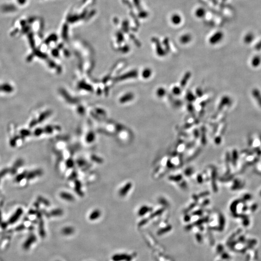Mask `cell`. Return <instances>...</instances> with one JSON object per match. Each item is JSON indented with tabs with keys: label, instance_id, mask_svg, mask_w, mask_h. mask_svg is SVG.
Segmentation results:
<instances>
[{
	"label": "cell",
	"instance_id": "obj_1",
	"mask_svg": "<svg viewBox=\"0 0 261 261\" xmlns=\"http://www.w3.org/2000/svg\"><path fill=\"white\" fill-rule=\"evenodd\" d=\"M224 34L221 31H218L210 37L209 39V43L211 45H216L221 41L223 39Z\"/></svg>",
	"mask_w": 261,
	"mask_h": 261
},
{
	"label": "cell",
	"instance_id": "obj_2",
	"mask_svg": "<svg viewBox=\"0 0 261 261\" xmlns=\"http://www.w3.org/2000/svg\"><path fill=\"white\" fill-rule=\"evenodd\" d=\"M152 41L153 42L155 45L156 47V51L158 55L160 56L164 55V51L163 50V48H162V46L160 44V43L159 42V40L158 38H152Z\"/></svg>",
	"mask_w": 261,
	"mask_h": 261
},
{
	"label": "cell",
	"instance_id": "obj_3",
	"mask_svg": "<svg viewBox=\"0 0 261 261\" xmlns=\"http://www.w3.org/2000/svg\"><path fill=\"white\" fill-rule=\"evenodd\" d=\"M60 197L67 201L73 202L75 200V197L73 195L65 191H62L60 194Z\"/></svg>",
	"mask_w": 261,
	"mask_h": 261
},
{
	"label": "cell",
	"instance_id": "obj_4",
	"mask_svg": "<svg viewBox=\"0 0 261 261\" xmlns=\"http://www.w3.org/2000/svg\"><path fill=\"white\" fill-rule=\"evenodd\" d=\"M75 191L80 196L82 197L84 195V193L82 190L81 183L77 179L75 181Z\"/></svg>",
	"mask_w": 261,
	"mask_h": 261
},
{
	"label": "cell",
	"instance_id": "obj_5",
	"mask_svg": "<svg viewBox=\"0 0 261 261\" xmlns=\"http://www.w3.org/2000/svg\"><path fill=\"white\" fill-rule=\"evenodd\" d=\"M101 216V211L99 209H95L90 213L89 218L90 220H94L99 219Z\"/></svg>",
	"mask_w": 261,
	"mask_h": 261
},
{
	"label": "cell",
	"instance_id": "obj_6",
	"mask_svg": "<svg viewBox=\"0 0 261 261\" xmlns=\"http://www.w3.org/2000/svg\"><path fill=\"white\" fill-rule=\"evenodd\" d=\"M171 21L175 25H179L182 21L181 17L178 14H174L171 17Z\"/></svg>",
	"mask_w": 261,
	"mask_h": 261
},
{
	"label": "cell",
	"instance_id": "obj_7",
	"mask_svg": "<svg viewBox=\"0 0 261 261\" xmlns=\"http://www.w3.org/2000/svg\"><path fill=\"white\" fill-rule=\"evenodd\" d=\"M43 174V171L41 169H37L33 171L30 172V173L27 175V178L28 179H34L36 176H39L42 175Z\"/></svg>",
	"mask_w": 261,
	"mask_h": 261
},
{
	"label": "cell",
	"instance_id": "obj_8",
	"mask_svg": "<svg viewBox=\"0 0 261 261\" xmlns=\"http://www.w3.org/2000/svg\"><path fill=\"white\" fill-rule=\"evenodd\" d=\"M206 13V11L204 8L199 7L195 12V15L198 18L202 19L205 17Z\"/></svg>",
	"mask_w": 261,
	"mask_h": 261
},
{
	"label": "cell",
	"instance_id": "obj_9",
	"mask_svg": "<svg viewBox=\"0 0 261 261\" xmlns=\"http://www.w3.org/2000/svg\"><path fill=\"white\" fill-rule=\"evenodd\" d=\"M191 40V36L189 34H185L182 35L180 38V42L183 44H186Z\"/></svg>",
	"mask_w": 261,
	"mask_h": 261
},
{
	"label": "cell",
	"instance_id": "obj_10",
	"mask_svg": "<svg viewBox=\"0 0 261 261\" xmlns=\"http://www.w3.org/2000/svg\"><path fill=\"white\" fill-rule=\"evenodd\" d=\"M39 234L42 237H45V232L44 223L42 218L40 219L39 220Z\"/></svg>",
	"mask_w": 261,
	"mask_h": 261
},
{
	"label": "cell",
	"instance_id": "obj_11",
	"mask_svg": "<svg viewBox=\"0 0 261 261\" xmlns=\"http://www.w3.org/2000/svg\"><path fill=\"white\" fill-rule=\"evenodd\" d=\"M75 232V229L73 227L66 226L62 230V233L65 235H69L73 234Z\"/></svg>",
	"mask_w": 261,
	"mask_h": 261
},
{
	"label": "cell",
	"instance_id": "obj_12",
	"mask_svg": "<svg viewBox=\"0 0 261 261\" xmlns=\"http://www.w3.org/2000/svg\"><path fill=\"white\" fill-rule=\"evenodd\" d=\"M64 214V211L61 209H54L52 210L50 212V216H60Z\"/></svg>",
	"mask_w": 261,
	"mask_h": 261
},
{
	"label": "cell",
	"instance_id": "obj_13",
	"mask_svg": "<svg viewBox=\"0 0 261 261\" xmlns=\"http://www.w3.org/2000/svg\"><path fill=\"white\" fill-rule=\"evenodd\" d=\"M130 184H129V183L127 184L125 186L123 187V188L119 190V195L121 196L125 195V194H126V193L129 190V189L130 188Z\"/></svg>",
	"mask_w": 261,
	"mask_h": 261
},
{
	"label": "cell",
	"instance_id": "obj_14",
	"mask_svg": "<svg viewBox=\"0 0 261 261\" xmlns=\"http://www.w3.org/2000/svg\"><path fill=\"white\" fill-rule=\"evenodd\" d=\"M240 200H235L232 204L231 206H230V209L233 214L236 213L237 205L240 203Z\"/></svg>",
	"mask_w": 261,
	"mask_h": 261
},
{
	"label": "cell",
	"instance_id": "obj_15",
	"mask_svg": "<svg viewBox=\"0 0 261 261\" xmlns=\"http://www.w3.org/2000/svg\"><path fill=\"white\" fill-rule=\"evenodd\" d=\"M238 158H239V155H238V153H237V151L235 150H234L233 152L232 157V164L233 165H236Z\"/></svg>",
	"mask_w": 261,
	"mask_h": 261
},
{
	"label": "cell",
	"instance_id": "obj_16",
	"mask_svg": "<svg viewBox=\"0 0 261 261\" xmlns=\"http://www.w3.org/2000/svg\"><path fill=\"white\" fill-rule=\"evenodd\" d=\"M149 16V13L148 12L144 11V10H140L139 12L138 13L137 17L139 19H145Z\"/></svg>",
	"mask_w": 261,
	"mask_h": 261
},
{
	"label": "cell",
	"instance_id": "obj_17",
	"mask_svg": "<svg viewBox=\"0 0 261 261\" xmlns=\"http://www.w3.org/2000/svg\"><path fill=\"white\" fill-rule=\"evenodd\" d=\"M65 164H66V166L67 168H72L74 167V166L75 165V163L72 159L69 158V159H67V160L66 161Z\"/></svg>",
	"mask_w": 261,
	"mask_h": 261
},
{
	"label": "cell",
	"instance_id": "obj_18",
	"mask_svg": "<svg viewBox=\"0 0 261 261\" xmlns=\"http://www.w3.org/2000/svg\"><path fill=\"white\" fill-rule=\"evenodd\" d=\"M254 38V35L251 33H249V34H247L246 35H245V38H244V40H245V42L246 43H249V42H251L253 40Z\"/></svg>",
	"mask_w": 261,
	"mask_h": 261
},
{
	"label": "cell",
	"instance_id": "obj_19",
	"mask_svg": "<svg viewBox=\"0 0 261 261\" xmlns=\"http://www.w3.org/2000/svg\"><path fill=\"white\" fill-rule=\"evenodd\" d=\"M38 200L39 201L41 202V203L43 204L44 205H45V206H49L50 205V202L48 201L47 199L45 198H44L42 196H39L38 197Z\"/></svg>",
	"mask_w": 261,
	"mask_h": 261
},
{
	"label": "cell",
	"instance_id": "obj_20",
	"mask_svg": "<svg viewBox=\"0 0 261 261\" xmlns=\"http://www.w3.org/2000/svg\"><path fill=\"white\" fill-rule=\"evenodd\" d=\"M91 159L93 161L98 164H101L103 162V160L102 158H100L99 157L97 156L96 155H92L91 157Z\"/></svg>",
	"mask_w": 261,
	"mask_h": 261
},
{
	"label": "cell",
	"instance_id": "obj_21",
	"mask_svg": "<svg viewBox=\"0 0 261 261\" xmlns=\"http://www.w3.org/2000/svg\"><path fill=\"white\" fill-rule=\"evenodd\" d=\"M76 164L79 167H83L85 166L87 164L86 160L83 159H79L76 161Z\"/></svg>",
	"mask_w": 261,
	"mask_h": 261
},
{
	"label": "cell",
	"instance_id": "obj_22",
	"mask_svg": "<svg viewBox=\"0 0 261 261\" xmlns=\"http://www.w3.org/2000/svg\"><path fill=\"white\" fill-rule=\"evenodd\" d=\"M241 186V183L240 181H239V180H235V184L234 185L232 188V189L233 190H235V189H237L239 188V187Z\"/></svg>",
	"mask_w": 261,
	"mask_h": 261
},
{
	"label": "cell",
	"instance_id": "obj_23",
	"mask_svg": "<svg viewBox=\"0 0 261 261\" xmlns=\"http://www.w3.org/2000/svg\"><path fill=\"white\" fill-rule=\"evenodd\" d=\"M135 6L138 9V10L140 11L141 9V6L140 5V0H133Z\"/></svg>",
	"mask_w": 261,
	"mask_h": 261
},
{
	"label": "cell",
	"instance_id": "obj_24",
	"mask_svg": "<svg viewBox=\"0 0 261 261\" xmlns=\"http://www.w3.org/2000/svg\"><path fill=\"white\" fill-rule=\"evenodd\" d=\"M78 176V173L76 171H74L72 173H71V175L69 176V179L70 180H74V179H75Z\"/></svg>",
	"mask_w": 261,
	"mask_h": 261
},
{
	"label": "cell",
	"instance_id": "obj_25",
	"mask_svg": "<svg viewBox=\"0 0 261 261\" xmlns=\"http://www.w3.org/2000/svg\"><path fill=\"white\" fill-rule=\"evenodd\" d=\"M150 74H151V73H150V70H145L143 72V75L144 77V78H148V77H149V76H150Z\"/></svg>",
	"mask_w": 261,
	"mask_h": 261
},
{
	"label": "cell",
	"instance_id": "obj_26",
	"mask_svg": "<svg viewBox=\"0 0 261 261\" xmlns=\"http://www.w3.org/2000/svg\"><path fill=\"white\" fill-rule=\"evenodd\" d=\"M94 135L93 134H89L87 136V137L86 138V140H87V141H88V142H93L94 140Z\"/></svg>",
	"mask_w": 261,
	"mask_h": 261
},
{
	"label": "cell",
	"instance_id": "obj_27",
	"mask_svg": "<svg viewBox=\"0 0 261 261\" xmlns=\"http://www.w3.org/2000/svg\"><path fill=\"white\" fill-rule=\"evenodd\" d=\"M251 196H250V194H246V195L244 196V197H243V199H244V200H245V201H246V200H249V199H250L251 198Z\"/></svg>",
	"mask_w": 261,
	"mask_h": 261
},
{
	"label": "cell",
	"instance_id": "obj_28",
	"mask_svg": "<svg viewBox=\"0 0 261 261\" xmlns=\"http://www.w3.org/2000/svg\"><path fill=\"white\" fill-rule=\"evenodd\" d=\"M257 208V205H253L251 206L250 209L252 211H254Z\"/></svg>",
	"mask_w": 261,
	"mask_h": 261
},
{
	"label": "cell",
	"instance_id": "obj_29",
	"mask_svg": "<svg viewBox=\"0 0 261 261\" xmlns=\"http://www.w3.org/2000/svg\"><path fill=\"white\" fill-rule=\"evenodd\" d=\"M243 211H246L247 210V209H248V207H247V206H245L243 208Z\"/></svg>",
	"mask_w": 261,
	"mask_h": 261
},
{
	"label": "cell",
	"instance_id": "obj_30",
	"mask_svg": "<svg viewBox=\"0 0 261 261\" xmlns=\"http://www.w3.org/2000/svg\"></svg>",
	"mask_w": 261,
	"mask_h": 261
}]
</instances>
